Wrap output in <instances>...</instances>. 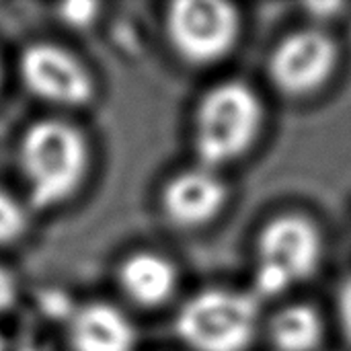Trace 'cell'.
Listing matches in <instances>:
<instances>
[{"mask_svg":"<svg viewBox=\"0 0 351 351\" xmlns=\"http://www.w3.org/2000/svg\"><path fill=\"white\" fill-rule=\"evenodd\" d=\"M25 212L16 199L6 193H0V245H6L23 234L25 230Z\"/></svg>","mask_w":351,"mask_h":351,"instance_id":"cell-12","label":"cell"},{"mask_svg":"<svg viewBox=\"0 0 351 351\" xmlns=\"http://www.w3.org/2000/svg\"><path fill=\"white\" fill-rule=\"evenodd\" d=\"M0 351H6V348H4V341H2V337H0Z\"/></svg>","mask_w":351,"mask_h":351,"instance_id":"cell-16","label":"cell"},{"mask_svg":"<svg viewBox=\"0 0 351 351\" xmlns=\"http://www.w3.org/2000/svg\"><path fill=\"white\" fill-rule=\"evenodd\" d=\"M88 150L82 136L62 121H39L21 144V171L33 206L51 208L68 199L86 171Z\"/></svg>","mask_w":351,"mask_h":351,"instance_id":"cell-1","label":"cell"},{"mask_svg":"<svg viewBox=\"0 0 351 351\" xmlns=\"http://www.w3.org/2000/svg\"><path fill=\"white\" fill-rule=\"evenodd\" d=\"M323 257L319 230L302 216L274 220L259 239L255 296H278L311 278Z\"/></svg>","mask_w":351,"mask_h":351,"instance_id":"cell-4","label":"cell"},{"mask_svg":"<svg viewBox=\"0 0 351 351\" xmlns=\"http://www.w3.org/2000/svg\"><path fill=\"white\" fill-rule=\"evenodd\" d=\"M97 14V4L93 2H68L60 8V19L72 27H86Z\"/></svg>","mask_w":351,"mask_h":351,"instance_id":"cell-13","label":"cell"},{"mask_svg":"<svg viewBox=\"0 0 351 351\" xmlns=\"http://www.w3.org/2000/svg\"><path fill=\"white\" fill-rule=\"evenodd\" d=\"M261 128V103L241 82H224L212 88L195 121V148L204 167H216L239 158L255 142Z\"/></svg>","mask_w":351,"mask_h":351,"instance_id":"cell-2","label":"cell"},{"mask_svg":"<svg viewBox=\"0 0 351 351\" xmlns=\"http://www.w3.org/2000/svg\"><path fill=\"white\" fill-rule=\"evenodd\" d=\"M269 335L280 351H315L323 339V321L311 306H288L271 321Z\"/></svg>","mask_w":351,"mask_h":351,"instance_id":"cell-11","label":"cell"},{"mask_svg":"<svg viewBox=\"0 0 351 351\" xmlns=\"http://www.w3.org/2000/svg\"><path fill=\"white\" fill-rule=\"evenodd\" d=\"M339 319H341V325H343V331L348 335V339L351 341V280H348L339 292Z\"/></svg>","mask_w":351,"mask_h":351,"instance_id":"cell-14","label":"cell"},{"mask_svg":"<svg viewBox=\"0 0 351 351\" xmlns=\"http://www.w3.org/2000/svg\"><path fill=\"white\" fill-rule=\"evenodd\" d=\"M14 302V280L12 276L0 267V315L6 313Z\"/></svg>","mask_w":351,"mask_h":351,"instance_id":"cell-15","label":"cell"},{"mask_svg":"<svg viewBox=\"0 0 351 351\" xmlns=\"http://www.w3.org/2000/svg\"><path fill=\"white\" fill-rule=\"evenodd\" d=\"M259 325L255 294L208 290L193 296L177 317L181 339L195 351H245Z\"/></svg>","mask_w":351,"mask_h":351,"instance_id":"cell-3","label":"cell"},{"mask_svg":"<svg viewBox=\"0 0 351 351\" xmlns=\"http://www.w3.org/2000/svg\"><path fill=\"white\" fill-rule=\"evenodd\" d=\"M21 76L27 88L51 103L80 105L93 93V82L82 64L56 45H31L21 56Z\"/></svg>","mask_w":351,"mask_h":351,"instance_id":"cell-7","label":"cell"},{"mask_svg":"<svg viewBox=\"0 0 351 351\" xmlns=\"http://www.w3.org/2000/svg\"><path fill=\"white\" fill-rule=\"evenodd\" d=\"M123 292L142 306H158L167 302L177 286L175 267L152 253L130 257L119 271Z\"/></svg>","mask_w":351,"mask_h":351,"instance_id":"cell-10","label":"cell"},{"mask_svg":"<svg viewBox=\"0 0 351 351\" xmlns=\"http://www.w3.org/2000/svg\"><path fill=\"white\" fill-rule=\"evenodd\" d=\"M224 204L226 187L208 167L177 175L162 193L167 216L183 228H195L210 222Z\"/></svg>","mask_w":351,"mask_h":351,"instance_id":"cell-8","label":"cell"},{"mask_svg":"<svg viewBox=\"0 0 351 351\" xmlns=\"http://www.w3.org/2000/svg\"><path fill=\"white\" fill-rule=\"evenodd\" d=\"M175 51L191 64H210L230 51L239 37V14L216 0L175 2L167 16Z\"/></svg>","mask_w":351,"mask_h":351,"instance_id":"cell-5","label":"cell"},{"mask_svg":"<svg viewBox=\"0 0 351 351\" xmlns=\"http://www.w3.org/2000/svg\"><path fill=\"white\" fill-rule=\"evenodd\" d=\"M70 341L74 351H132L136 331L121 311L88 304L72 315Z\"/></svg>","mask_w":351,"mask_h":351,"instance_id":"cell-9","label":"cell"},{"mask_svg":"<svg viewBox=\"0 0 351 351\" xmlns=\"http://www.w3.org/2000/svg\"><path fill=\"white\" fill-rule=\"evenodd\" d=\"M337 64L335 43L321 31H298L288 35L274 51L269 74L274 84L288 95L317 90Z\"/></svg>","mask_w":351,"mask_h":351,"instance_id":"cell-6","label":"cell"}]
</instances>
